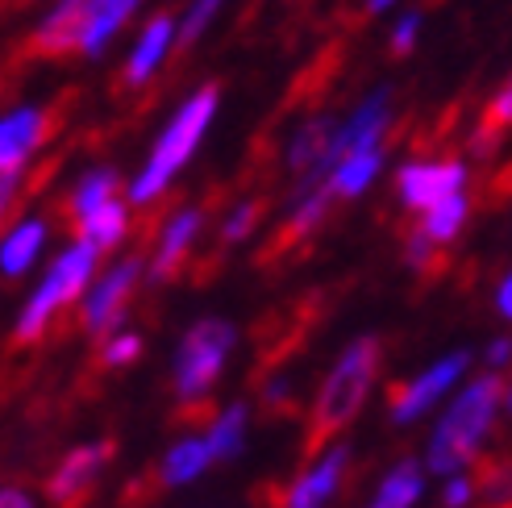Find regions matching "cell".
<instances>
[{"instance_id":"34","label":"cell","mask_w":512,"mask_h":508,"mask_svg":"<svg viewBox=\"0 0 512 508\" xmlns=\"http://www.w3.org/2000/svg\"><path fill=\"white\" fill-rule=\"evenodd\" d=\"M496 304H500V313L512 321V271L504 275V284H500V292H496Z\"/></svg>"},{"instance_id":"1","label":"cell","mask_w":512,"mask_h":508,"mask_svg":"<svg viewBox=\"0 0 512 508\" xmlns=\"http://www.w3.org/2000/svg\"><path fill=\"white\" fill-rule=\"evenodd\" d=\"M504 396L508 392H504L496 371H488L483 379H475V384H467L458 392L454 404L446 409V417L433 425V438L425 446V467L438 471V475H463L475 463L479 446L488 442Z\"/></svg>"},{"instance_id":"26","label":"cell","mask_w":512,"mask_h":508,"mask_svg":"<svg viewBox=\"0 0 512 508\" xmlns=\"http://www.w3.org/2000/svg\"><path fill=\"white\" fill-rule=\"evenodd\" d=\"M225 5V0H192L184 21H179V34H175V50H188L204 30H209V21L217 17V9Z\"/></svg>"},{"instance_id":"28","label":"cell","mask_w":512,"mask_h":508,"mask_svg":"<svg viewBox=\"0 0 512 508\" xmlns=\"http://www.w3.org/2000/svg\"><path fill=\"white\" fill-rule=\"evenodd\" d=\"M259 213H263L259 200H242V205L225 217V225H221V242H225V246H238L242 238H250V230H254V221H259Z\"/></svg>"},{"instance_id":"36","label":"cell","mask_w":512,"mask_h":508,"mask_svg":"<svg viewBox=\"0 0 512 508\" xmlns=\"http://www.w3.org/2000/svg\"><path fill=\"white\" fill-rule=\"evenodd\" d=\"M504 404H508V409H512V388H508V396H504Z\"/></svg>"},{"instance_id":"25","label":"cell","mask_w":512,"mask_h":508,"mask_svg":"<svg viewBox=\"0 0 512 508\" xmlns=\"http://www.w3.org/2000/svg\"><path fill=\"white\" fill-rule=\"evenodd\" d=\"M504 130H512V80L492 96V105L483 109V121L475 130V155H479V150H492Z\"/></svg>"},{"instance_id":"20","label":"cell","mask_w":512,"mask_h":508,"mask_svg":"<svg viewBox=\"0 0 512 508\" xmlns=\"http://www.w3.org/2000/svg\"><path fill=\"white\" fill-rule=\"evenodd\" d=\"M125 230H130V209L121 205V200H109L105 209H96L92 217L80 221V242L96 246V250H113Z\"/></svg>"},{"instance_id":"7","label":"cell","mask_w":512,"mask_h":508,"mask_svg":"<svg viewBox=\"0 0 512 508\" xmlns=\"http://www.w3.org/2000/svg\"><path fill=\"white\" fill-rule=\"evenodd\" d=\"M471 367V354L467 350H454L446 354V359H438L429 371H421L413 384H404L396 396H392V421L396 425H413L421 421L433 404H438L454 384H458V375H463Z\"/></svg>"},{"instance_id":"18","label":"cell","mask_w":512,"mask_h":508,"mask_svg":"<svg viewBox=\"0 0 512 508\" xmlns=\"http://www.w3.org/2000/svg\"><path fill=\"white\" fill-rule=\"evenodd\" d=\"M421 488H425V471L417 459H404L396 463L388 475H383L379 492L371 496L367 508H413L421 500Z\"/></svg>"},{"instance_id":"21","label":"cell","mask_w":512,"mask_h":508,"mask_svg":"<svg viewBox=\"0 0 512 508\" xmlns=\"http://www.w3.org/2000/svg\"><path fill=\"white\" fill-rule=\"evenodd\" d=\"M117 171H109V167H96V171H88L80 184H75V192H71V217L75 221H84V217H92L96 209H105L109 200H117Z\"/></svg>"},{"instance_id":"24","label":"cell","mask_w":512,"mask_h":508,"mask_svg":"<svg viewBox=\"0 0 512 508\" xmlns=\"http://www.w3.org/2000/svg\"><path fill=\"white\" fill-rule=\"evenodd\" d=\"M467 213H471L467 196H454V200H446V205H438V209H429V213H425L421 234H425L433 246H446V242H454L458 230L467 225Z\"/></svg>"},{"instance_id":"3","label":"cell","mask_w":512,"mask_h":508,"mask_svg":"<svg viewBox=\"0 0 512 508\" xmlns=\"http://www.w3.org/2000/svg\"><path fill=\"white\" fill-rule=\"evenodd\" d=\"M379 371V338H358L342 350V359L334 371L325 375V384L313 400V421H309V450L325 446L329 438H338L342 429L358 417V409L367 404L371 384Z\"/></svg>"},{"instance_id":"6","label":"cell","mask_w":512,"mask_h":508,"mask_svg":"<svg viewBox=\"0 0 512 508\" xmlns=\"http://www.w3.org/2000/svg\"><path fill=\"white\" fill-rule=\"evenodd\" d=\"M467 184V167L458 159H438V163H404L396 175V192L404 200V209L429 213L446 205V200L463 196Z\"/></svg>"},{"instance_id":"16","label":"cell","mask_w":512,"mask_h":508,"mask_svg":"<svg viewBox=\"0 0 512 508\" xmlns=\"http://www.w3.org/2000/svg\"><path fill=\"white\" fill-rule=\"evenodd\" d=\"M42 242H46V221L42 217H25L21 225H13V230L5 234V242H0V271H5L9 279L25 275L34 267Z\"/></svg>"},{"instance_id":"27","label":"cell","mask_w":512,"mask_h":508,"mask_svg":"<svg viewBox=\"0 0 512 508\" xmlns=\"http://www.w3.org/2000/svg\"><path fill=\"white\" fill-rule=\"evenodd\" d=\"M142 354V338L130 334V329H117V334L105 338V346H100V363L105 367H125V363H134Z\"/></svg>"},{"instance_id":"15","label":"cell","mask_w":512,"mask_h":508,"mask_svg":"<svg viewBox=\"0 0 512 508\" xmlns=\"http://www.w3.org/2000/svg\"><path fill=\"white\" fill-rule=\"evenodd\" d=\"M334 134H338V121L329 117V113L309 117L292 134V142H288V171H296V180L325 159V150H329V142H334Z\"/></svg>"},{"instance_id":"8","label":"cell","mask_w":512,"mask_h":508,"mask_svg":"<svg viewBox=\"0 0 512 508\" xmlns=\"http://www.w3.org/2000/svg\"><path fill=\"white\" fill-rule=\"evenodd\" d=\"M142 279V259L130 254V259H121L117 267H109L105 275L92 284V292L84 296V329L88 334H117V321H121V309L130 292L138 288Z\"/></svg>"},{"instance_id":"31","label":"cell","mask_w":512,"mask_h":508,"mask_svg":"<svg viewBox=\"0 0 512 508\" xmlns=\"http://www.w3.org/2000/svg\"><path fill=\"white\" fill-rule=\"evenodd\" d=\"M475 492H479V484H475L471 475H450V484H446V492H442V504H446V508H467Z\"/></svg>"},{"instance_id":"30","label":"cell","mask_w":512,"mask_h":508,"mask_svg":"<svg viewBox=\"0 0 512 508\" xmlns=\"http://www.w3.org/2000/svg\"><path fill=\"white\" fill-rule=\"evenodd\" d=\"M417 34H421V13H404L392 30V55H408L417 46Z\"/></svg>"},{"instance_id":"13","label":"cell","mask_w":512,"mask_h":508,"mask_svg":"<svg viewBox=\"0 0 512 508\" xmlns=\"http://www.w3.org/2000/svg\"><path fill=\"white\" fill-rule=\"evenodd\" d=\"M200 221H204L200 209H184V213H175V217L167 221V230H163V238H159V246H155V259H150V267H146L155 284H163V279H171V275L179 271L184 254L192 250V242H196V234H200Z\"/></svg>"},{"instance_id":"14","label":"cell","mask_w":512,"mask_h":508,"mask_svg":"<svg viewBox=\"0 0 512 508\" xmlns=\"http://www.w3.org/2000/svg\"><path fill=\"white\" fill-rule=\"evenodd\" d=\"M175 21H171V13H159L155 21L142 30V38H138V46H134V55L125 59V75H121V84L125 88H138V84H146L150 80V71H155L159 63H163V55L175 46Z\"/></svg>"},{"instance_id":"5","label":"cell","mask_w":512,"mask_h":508,"mask_svg":"<svg viewBox=\"0 0 512 508\" xmlns=\"http://www.w3.org/2000/svg\"><path fill=\"white\" fill-rule=\"evenodd\" d=\"M234 342H238V329L229 321H221V317L196 321L175 354V396L196 404L217 384V375L229 359V350H234Z\"/></svg>"},{"instance_id":"2","label":"cell","mask_w":512,"mask_h":508,"mask_svg":"<svg viewBox=\"0 0 512 508\" xmlns=\"http://www.w3.org/2000/svg\"><path fill=\"white\" fill-rule=\"evenodd\" d=\"M217 100H221L217 84H204L200 92H192L184 105L175 109V117L167 121V130L159 134L155 150H150L146 167L138 171V180L130 184V205L146 209V205H155V200L167 192V184L175 180V171L192 159V150L200 146L204 130H209V121L217 113Z\"/></svg>"},{"instance_id":"12","label":"cell","mask_w":512,"mask_h":508,"mask_svg":"<svg viewBox=\"0 0 512 508\" xmlns=\"http://www.w3.org/2000/svg\"><path fill=\"white\" fill-rule=\"evenodd\" d=\"M346 467H350V446H342V442H338V446H329L321 459H317V463L288 488L284 508H325L329 496L338 492Z\"/></svg>"},{"instance_id":"29","label":"cell","mask_w":512,"mask_h":508,"mask_svg":"<svg viewBox=\"0 0 512 508\" xmlns=\"http://www.w3.org/2000/svg\"><path fill=\"white\" fill-rule=\"evenodd\" d=\"M438 250H442V246H433V242L417 230V234H408V242H404V259L413 263L417 271H429V267H433V259H438Z\"/></svg>"},{"instance_id":"22","label":"cell","mask_w":512,"mask_h":508,"mask_svg":"<svg viewBox=\"0 0 512 508\" xmlns=\"http://www.w3.org/2000/svg\"><path fill=\"white\" fill-rule=\"evenodd\" d=\"M138 9V0H100L96 5V17L88 25V38H84V55L96 59L100 50H105L113 42V34L125 25V17H130Z\"/></svg>"},{"instance_id":"32","label":"cell","mask_w":512,"mask_h":508,"mask_svg":"<svg viewBox=\"0 0 512 508\" xmlns=\"http://www.w3.org/2000/svg\"><path fill=\"white\" fill-rule=\"evenodd\" d=\"M483 359H488V371H500L504 363H512V338H496Z\"/></svg>"},{"instance_id":"35","label":"cell","mask_w":512,"mask_h":508,"mask_svg":"<svg viewBox=\"0 0 512 508\" xmlns=\"http://www.w3.org/2000/svg\"><path fill=\"white\" fill-rule=\"evenodd\" d=\"M396 0H367V13H383V9H392Z\"/></svg>"},{"instance_id":"10","label":"cell","mask_w":512,"mask_h":508,"mask_svg":"<svg viewBox=\"0 0 512 508\" xmlns=\"http://www.w3.org/2000/svg\"><path fill=\"white\" fill-rule=\"evenodd\" d=\"M96 5L100 0H59L55 9L42 17V25L34 30V55L42 59H63L71 50H84V38H88V25L96 17Z\"/></svg>"},{"instance_id":"4","label":"cell","mask_w":512,"mask_h":508,"mask_svg":"<svg viewBox=\"0 0 512 508\" xmlns=\"http://www.w3.org/2000/svg\"><path fill=\"white\" fill-rule=\"evenodd\" d=\"M96 246H88V242H75V246H67L55 263H50V271H46V279L34 288V296H30V304L21 309V317H17V325H13V338L17 342H38V338H46V329H50V321H55L67 304H75L84 296V288H88V279H92V267H96Z\"/></svg>"},{"instance_id":"23","label":"cell","mask_w":512,"mask_h":508,"mask_svg":"<svg viewBox=\"0 0 512 508\" xmlns=\"http://www.w3.org/2000/svg\"><path fill=\"white\" fill-rule=\"evenodd\" d=\"M246 425H250L246 404H229L221 417H213V425H209V434H204V438H209L217 463H221V459H234V454L242 450V442H246Z\"/></svg>"},{"instance_id":"9","label":"cell","mask_w":512,"mask_h":508,"mask_svg":"<svg viewBox=\"0 0 512 508\" xmlns=\"http://www.w3.org/2000/svg\"><path fill=\"white\" fill-rule=\"evenodd\" d=\"M113 459V442H88V446H75L67 459L50 471L46 479V496L55 500L59 508H75L84 504V496L92 492V484L105 471V463Z\"/></svg>"},{"instance_id":"11","label":"cell","mask_w":512,"mask_h":508,"mask_svg":"<svg viewBox=\"0 0 512 508\" xmlns=\"http://www.w3.org/2000/svg\"><path fill=\"white\" fill-rule=\"evenodd\" d=\"M46 138V113L25 105L17 113H9L0 121V171H5V205L17 192V180H21V167L30 159V150Z\"/></svg>"},{"instance_id":"33","label":"cell","mask_w":512,"mask_h":508,"mask_svg":"<svg viewBox=\"0 0 512 508\" xmlns=\"http://www.w3.org/2000/svg\"><path fill=\"white\" fill-rule=\"evenodd\" d=\"M0 508H34V500L25 496L21 488H5V496H0Z\"/></svg>"},{"instance_id":"17","label":"cell","mask_w":512,"mask_h":508,"mask_svg":"<svg viewBox=\"0 0 512 508\" xmlns=\"http://www.w3.org/2000/svg\"><path fill=\"white\" fill-rule=\"evenodd\" d=\"M209 463H217L209 438H179V442L167 450L163 467H159V484H163V488L192 484V479H196L204 467H209Z\"/></svg>"},{"instance_id":"19","label":"cell","mask_w":512,"mask_h":508,"mask_svg":"<svg viewBox=\"0 0 512 508\" xmlns=\"http://www.w3.org/2000/svg\"><path fill=\"white\" fill-rule=\"evenodd\" d=\"M383 167V146H363V150H354V155L342 159V167L334 171V180H329V192L334 196H363L371 188V180L379 175Z\"/></svg>"}]
</instances>
